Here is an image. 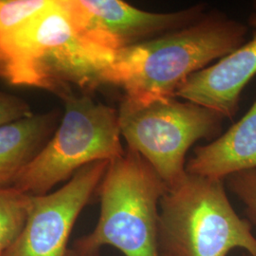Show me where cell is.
Here are the masks:
<instances>
[{"mask_svg": "<svg viewBox=\"0 0 256 256\" xmlns=\"http://www.w3.org/2000/svg\"></svg>", "mask_w": 256, "mask_h": 256, "instance_id": "18", "label": "cell"}, {"mask_svg": "<svg viewBox=\"0 0 256 256\" xmlns=\"http://www.w3.org/2000/svg\"><path fill=\"white\" fill-rule=\"evenodd\" d=\"M79 256L77 254V252L74 250H70L68 252V256Z\"/></svg>", "mask_w": 256, "mask_h": 256, "instance_id": "16", "label": "cell"}, {"mask_svg": "<svg viewBox=\"0 0 256 256\" xmlns=\"http://www.w3.org/2000/svg\"><path fill=\"white\" fill-rule=\"evenodd\" d=\"M250 25L256 28V2ZM256 75V30L254 36L236 50L194 74L176 94L232 119L239 110L242 92Z\"/></svg>", "mask_w": 256, "mask_h": 256, "instance_id": "9", "label": "cell"}, {"mask_svg": "<svg viewBox=\"0 0 256 256\" xmlns=\"http://www.w3.org/2000/svg\"><path fill=\"white\" fill-rule=\"evenodd\" d=\"M119 122L128 149L142 156L168 188L180 182L185 158L198 140L216 138L224 118L192 102L166 98L138 102L122 98Z\"/></svg>", "mask_w": 256, "mask_h": 256, "instance_id": "6", "label": "cell"}, {"mask_svg": "<svg viewBox=\"0 0 256 256\" xmlns=\"http://www.w3.org/2000/svg\"><path fill=\"white\" fill-rule=\"evenodd\" d=\"M50 0H0V36L14 30L50 4Z\"/></svg>", "mask_w": 256, "mask_h": 256, "instance_id": "13", "label": "cell"}, {"mask_svg": "<svg viewBox=\"0 0 256 256\" xmlns=\"http://www.w3.org/2000/svg\"><path fill=\"white\" fill-rule=\"evenodd\" d=\"M256 169V100L246 115L206 146L196 147L186 164L188 174L224 182L232 174Z\"/></svg>", "mask_w": 256, "mask_h": 256, "instance_id": "10", "label": "cell"}, {"mask_svg": "<svg viewBox=\"0 0 256 256\" xmlns=\"http://www.w3.org/2000/svg\"><path fill=\"white\" fill-rule=\"evenodd\" d=\"M166 191L153 167L128 148L110 162L97 190L99 221L74 250L79 256H97L104 246H111L126 256H160V203Z\"/></svg>", "mask_w": 256, "mask_h": 256, "instance_id": "3", "label": "cell"}, {"mask_svg": "<svg viewBox=\"0 0 256 256\" xmlns=\"http://www.w3.org/2000/svg\"><path fill=\"white\" fill-rule=\"evenodd\" d=\"M117 54L92 36L75 0H54L0 36V75L16 86L54 92L62 99L102 86Z\"/></svg>", "mask_w": 256, "mask_h": 256, "instance_id": "1", "label": "cell"}, {"mask_svg": "<svg viewBox=\"0 0 256 256\" xmlns=\"http://www.w3.org/2000/svg\"><path fill=\"white\" fill-rule=\"evenodd\" d=\"M236 248L256 256V238L224 182L187 173L167 189L160 203V256H227Z\"/></svg>", "mask_w": 256, "mask_h": 256, "instance_id": "4", "label": "cell"}, {"mask_svg": "<svg viewBox=\"0 0 256 256\" xmlns=\"http://www.w3.org/2000/svg\"><path fill=\"white\" fill-rule=\"evenodd\" d=\"M63 100L64 114L60 126L14 184L30 196L50 194L86 165L110 162L126 153L117 110L84 93L74 92Z\"/></svg>", "mask_w": 256, "mask_h": 256, "instance_id": "5", "label": "cell"}, {"mask_svg": "<svg viewBox=\"0 0 256 256\" xmlns=\"http://www.w3.org/2000/svg\"><path fill=\"white\" fill-rule=\"evenodd\" d=\"M248 27L221 12H206L186 27L120 50L102 86L124 90V98L147 102L176 98L194 74L247 42Z\"/></svg>", "mask_w": 256, "mask_h": 256, "instance_id": "2", "label": "cell"}, {"mask_svg": "<svg viewBox=\"0 0 256 256\" xmlns=\"http://www.w3.org/2000/svg\"><path fill=\"white\" fill-rule=\"evenodd\" d=\"M34 115L27 102L16 96L0 92V126Z\"/></svg>", "mask_w": 256, "mask_h": 256, "instance_id": "15", "label": "cell"}, {"mask_svg": "<svg viewBox=\"0 0 256 256\" xmlns=\"http://www.w3.org/2000/svg\"><path fill=\"white\" fill-rule=\"evenodd\" d=\"M110 162L86 165L55 192L32 196L25 227L4 256H66L74 224L97 192Z\"/></svg>", "mask_w": 256, "mask_h": 256, "instance_id": "7", "label": "cell"}, {"mask_svg": "<svg viewBox=\"0 0 256 256\" xmlns=\"http://www.w3.org/2000/svg\"><path fill=\"white\" fill-rule=\"evenodd\" d=\"M57 114L32 115L0 126V189L14 187L19 174L54 136Z\"/></svg>", "mask_w": 256, "mask_h": 256, "instance_id": "11", "label": "cell"}, {"mask_svg": "<svg viewBox=\"0 0 256 256\" xmlns=\"http://www.w3.org/2000/svg\"><path fill=\"white\" fill-rule=\"evenodd\" d=\"M75 1L84 25L93 36L116 54L186 27L206 14L203 4L160 14L138 9L120 0Z\"/></svg>", "mask_w": 256, "mask_h": 256, "instance_id": "8", "label": "cell"}, {"mask_svg": "<svg viewBox=\"0 0 256 256\" xmlns=\"http://www.w3.org/2000/svg\"><path fill=\"white\" fill-rule=\"evenodd\" d=\"M250 256V254H247V252H246V254H243V256Z\"/></svg>", "mask_w": 256, "mask_h": 256, "instance_id": "17", "label": "cell"}, {"mask_svg": "<svg viewBox=\"0 0 256 256\" xmlns=\"http://www.w3.org/2000/svg\"><path fill=\"white\" fill-rule=\"evenodd\" d=\"M227 184L230 191L243 203L248 222L256 228V169L232 174Z\"/></svg>", "mask_w": 256, "mask_h": 256, "instance_id": "14", "label": "cell"}, {"mask_svg": "<svg viewBox=\"0 0 256 256\" xmlns=\"http://www.w3.org/2000/svg\"><path fill=\"white\" fill-rule=\"evenodd\" d=\"M32 196L14 187L0 189V256L9 250L24 229Z\"/></svg>", "mask_w": 256, "mask_h": 256, "instance_id": "12", "label": "cell"}]
</instances>
